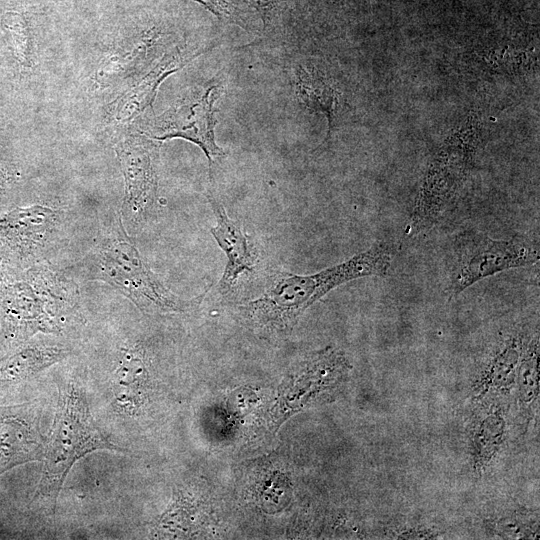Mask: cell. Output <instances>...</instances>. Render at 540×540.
Instances as JSON below:
<instances>
[{
    "label": "cell",
    "instance_id": "obj_1",
    "mask_svg": "<svg viewBox=\"0 0 540 540\" xmlns=\"http://www.w3.org/2000/svg\"><path fill=\"white\" fill-rule=\"evenodd\" d=\"M394 255L392 245L380 242L313 274L278 273L263 294L241 306L242 314L259 328L287 330L310 306L338 286L363 277L387 276Z\"/></svg>",
    "mask_w": 540,
    "mask_h": 540
},
{
    "label": "cell",
    "instance_id": "obj_2",
    "mask_svg": "<svg viewBox=\"0 0 540 540\" xmlns=\"http://www.w3.org/2000/svg\"><path fill=\"white\" fill-rule=\"evenodd\" d=\"M81 264L86 276L114 287L147 314L187 311L199 305L209 290L192 299L170 291L143 260L119 216L102 226L96 245Z\"/></svg>",
    "mask_w": 540,
    "mask_h": 540
},
{
    "label": "cell",
    "instance_id": "obj_3",
    "mask_svg": "<svg viewBox=\"0 0 540 540\" xmlns=\"http://www.w3.org/2000/svg\"><path fill=\"white\" fill-rule=\"evenodd\" d=\"M96 450L122 451L95 423L84 394L71 387L65 398L51 441L45 448L38 496L54 507L74 463Z\"/></svg>",
    "mask_w": 540,
    "mask_h": 540
},
{
    "label": "cell",
    "instance_id": "obj_4",
    "mask_svg": "<svg viewBox=\"0 0 540 540\" xmlns=\"http://www.w3.org/2000/svg\"><path fill=\"white\" fill-rule=\"evenodd\" d=\"M538 261V247L527 238L498 240L481 233H463L454 246L449 293L457 296L484 278Z\"/></svg>",
    "mask_w": 540,
    "mask_h": 540
},
{
    "label": "cell",
    "instance_id": "obj_5",
    "mask_svg": "<svg viewBox=\"0 0 540 540\" xmlns=\"http://www.w3.org/2000/svg\"><path fill=\"white\" fill-rule=\"evenodd\" d=\"M475 152L473 137H453L431 162L412 206L409 221L416 232L438 223L454 202Z\"/></svg>",
    "mask_w": 540,
    "mask_h": 540
},
{
    "label": "cell",
    "instance_id": "obj_6",
    "mask_svg": "<svg viewBox=\"0 0 540 540\" xmlns=\"http://www.w3.org/2000/svg\"><path fill=\"white\" fill-rule=\"evenodd\" d=\"M116 153L125 182L121 220L127 232L135 231L156 205V147L142 138H131L119 143Z\"/></svg>",
    "mask_w": 540,
    "mask_h": 540
},
{
    "label": "cell",
    "instance_id": "obj_7",
    "mask_svg": "<svg viewBox=\"0 0 540 540\" xmlns=\"http://www.w3.org/2000/svg\"><path fill=\"white\" fill-rule=\"evenodd\" d=\"M218 95L217 86H210L185 104L163 115L155 125L152 137L157 140L183 138L198 145L205 153L209 167L224 155L214 136L213 104Z\"/></svg>",
    "mask_w": 540,
    "mask_h": 540
},
{
    "label": "cell",
    "instance_id": "obj_8",
    "mask_svg": "<svg viewBox=\"0 0 540 540\" xmlns=\"http://www.w3.org/2000/svg\"><path fill=\"white\" fill-rule=\"evenodd\" d=\"M62 222V213L34 205L0 218V241L25 256L41 257L52 248Z\"/></svg>",
    "mask_w": 540,
    "mask_h": 540
},
{
    "label": "cell",
    "instance_id": "obj_9",
    "mask_svg": "<svg viewBox=\"0 0 540 540\" xmlns=\"http://www.w3.org/2000/svg\"><path fill=\"white\" fill-rule=\"evenodd\" d=\"M208 198L216 219V225L210 228V233L226 256L225 269L217 286L222 295H227L242 274L253 271L258 251L240 222L230 218L224 206L213 195Z\"/></svg>",
    "mask_w": 540,
    "mask_h": 540
},
{
    "label": "cell",
    "instance_id": "obj_10",
    "mask_svg": "<svg viewBox=\"0 0 540 540\" xmlns=\"http://www.w3.org/2000/svg\"><path fill=\"white\" fill-rule=\"evenodd\" d=\"M44 452L38 427L28 417L0 415V474L16 465L40 460Z\"/></svg>",
    "mask_w": 540,
    "mask_h": 540
},
{
    "label": "cell",
    "instance_id": "obj_11",
    "mask_svg": "<svg viewBox=\"0 0 540 540\" xmlns=\"http://www.w3.org/2000/svg\"><path fill=\"white\" fill-rule=\"evenodd\" d=\"M147 375L143 350L139 347L126 349L112 378L117 408L131 413L141 405Z\"/></svg>",
    "mask_w": 540,
    "mask_h": 540
},
{
    "label": "cell",
    "instance_id": "obj_12",
    "mask_svg": "<svg viewBox=\"0 0 540 540\" xmlns=\"http://www.w3.org/2000/svg\"><path fill=\"white\" fill-rule=\"evenodd\" d=\"M67 355L66 349L54 346L25 348L0 367V379L12 381L26 378L61 361Z\"/></svg>",
    "mask_w": 540,
    "mask_h": 540
},
{
    "label": "cell",
    "instance_id": "obj_13",
    "mask_svg": "<svg viewBox=\"0 0 540 540\" xmlns=\"http://www.w3.org/2000/svg\"><path fill=\"white\" fill-rule=\"evenodd\" d=\"M171 72L172 69L168 70L166 64L157 71L152 72L124 94L114 108V119L119 122H126L142 112L153 100L160 81Z\"/></svg>",
    "mask_w": 540,
    "mask_h": 540
},
{
    "label": "cell",
    "instance_id": "obj_14",
    "mask_svg": "<svg viewBox=\"0 0 540 540\" xmlns=\"http://www.w3.org/2000/svg\"><path fill=\"white\" fill-rule=\"evenodd\" d=\"M2 26L12 37L15 55L23 67L33 61V40L27 19L18 12H6L0 19Z\"/></svg>",
    "mask_w": 540,
    "mask_h": 540
},
{
    "label": "cell",
    "instance_id": "obj_15",
    "mask_svg": "<svg viewBox=\"0 0 540 540\" xmlns=\"http://www.w3.org/2000/svg\"><path fill=\"white\" fill-rule=\"evenodd\" d=\"M298 78V87L303 101H305L309 107L317 108L324 112L331 125L334 100L333 91L326 85L321 77H316L301 71Z\"/></svg>",
    "mask_w": 540,
    "mask_h": 540
},
{
    "label": "cell",
    "instance_id": "obj_16",
    "mask_svg": "<svg viewBox=\"0 0 540 540\" xmlns=\"http://www.w3.org/2000/svg\"><path fill=\"white\" fill-rule=\"evenodd\" d=\"M521 341L512 338L507 341L504 347L492 359L486 373V382H503L515 370L521 358Z\"/></svg>",
    "mask_w": 540,
    "mask_h": 540
},
{
    "label": "cell",
    "instance_id": "obj_17",
    "mask_svg": "<svg viewBox=\"0 0 540 540\" xmlns=\"http://www.w3.org/2000/svg\"><path fill=\"white\" fill-rule=\"evenodd\" d=\"M521 392L524 402L529 403L538 390V339L533 340L526 352L521 355Z\"/></svg>",
    "mask_w": 540,
    "mask_h": 540
}]
</instances>
